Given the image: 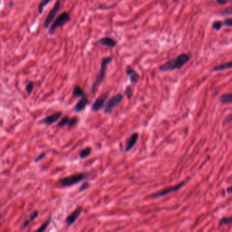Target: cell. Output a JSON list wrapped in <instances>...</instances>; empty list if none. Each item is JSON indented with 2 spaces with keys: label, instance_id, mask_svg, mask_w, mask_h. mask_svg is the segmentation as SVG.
Here are the masks:
<instances>
[{
  "label": "cell",
  "instance_id": "cell-19",
  "mask_svg": "<svg viewBox=\"0 0 232 232\" xmlns=\"http://www.w3.org/2000/svg\"><path fill=\"white\" fill-rule=\"evenodd\" d=\"M73 96L74 97H83L85 96L84 91L80 86H76L73 91Z\"/></svg>",
  "mask_w": 232,
  "mask_h": 232
},
{
  "label": "cell",
  "instance_id": "cell-3",
  "mask_svg": "<svg viewBox=\"0 0 232 232\" xmlns=\"http://www.w3.org/2000/svg\"><path fill=\"white\" fill-rule=\"evenodd\" d=\"M70 20V16L67 12L61 13L55 19L54 22L52 23L50 29L48 30V33L50 35H53L55 32L57 28L59 27H63L68 23Z\"/></svg>",
  "mask_w": 232,
  "mask_h": 232
},
{
  "label": "cell",
  "instance_id": "cell-30",
  "mask_svg": "<svg viewBox=\"0 0 232 232\" xmlns=\"http://www.w3.org/2000/svg\"><path fill=\"white\" fill-rule=\"evenodd\" d=\"M45 156H46V153H42L40 154L39 155H38V156L36 158V159H35L34 161H35V162H36V163H38V161H41V160L43 159L45 157Z\"/></svg>",
  "mask_w": 232,
  "mask_h": 232
},
{
  "label": "cell",
  "instance_id": "cell-8",
  "mask_svg": "<svg viewBox=\"0 0 232 232\" xmlns=\"http://www.w3.org/2000/svg\"><path fill=\"white\" fill-rule=\"evenodd\" d=\"M108 97V93L105 92L103 94H101V96L97 98L96 100L95 101V102L93 104L91 109L93 112H97L99 111L101 108H102L104 105V104L105 101L107 100Z\"/></svg>",
  "mask_w": 232,
  "mask_h": 232
},
{
  "label": "cell",
  "instance_id": "cell-24",
  "mask_svg": "<svg viewBox=\"0 0 232 232\" xmlns=\"http://www.w3.org/2000/svg\"><path fill=\"white\" fill-rule=\"evenodd\" d=\"M133 89L132 86H128L126 88V89L125 91V95L127 96V97L128 99H130L133 96Z\"/></svg>",
  "mask_w": 232,
  "mask_h": 232
},
{
  "label": "cell",
  "instance_id": "cell-20",
  "mask_svg": "<svg viewBox=\"0 0 232 232\" xmlns=\"http://www.w3.org/2000/svg\"><path fill=\"white\" fill-rule=\"evenodd\" d=\"M91 151H92V149H91V147L85 148V149H83L80 152V157L81 158V159H84V158L89 157L90 155V154L91 153Z\"/></svg>",
  "mask_w": 232,
  "mask_h": 232
},
{
  "label": "cell",
  "instance_id": "cell-10",
  "mask_svg": "<svg viewBox=\"0 0 232 232\" xmlns=\"http://www.w3.org/2000/svg\"><path fill=\"white\" fill-rule=\"evenodd\" d=\"M82 211H83V208H81V207H78V208H77L73 212H72L68 217L66 218L65 223L67 225H68V226L72 225H73L75 223L76 219H78L79 216L80 215V214L82 213Z\"/></svg>",
  "mask_w": 232,
  "mask_h": 232
},
{
  "label": "cell",
  "instance_id": "cell-22",
  "mask_svg": "<svg viewBox=\"0 0 232 232\" xmlns=\"http://www.w3.org/2000/svg\"><path fill=\"white\" fill-rule=\"evenodd\" d=\"M51 216H49L48 218V219L45 221V222L40 227L39 229L37 230L38 232H42L46 230L47 229V227L48 226V225L51 223Z\"/></svg>",
  "mask_w": 232,
  "mask_h": 232
},
{
  "label": "cell",
  "instance_id": "cell-14",
  "mask_svg": "<svg viewBox=\"0 0 232 232\" xmlns=\"http://www.w3.org/2000/svg\"><path fill=\"white\" fill-rule=\"evenodd\" d=\"M98 43L102 46H106L108 47L114 48L117 46V42L110 38H102L98 40Z\"/></svg>",
  "mask_w": 232,
  "mask_h": 232
},
{
  "label": "cell",
  "instance_id": "cell-4",
  "mask_svg": "<svg viewBox=\"0 0 232 232\" xmlns=\"http://www.w3.org/2000/svg\"><path fill=\"white\" fill-rule=\"evenodd\" d=\"M87 176V174L80 173L63 178L61 180H59V182H60L61 185L64 186V187H70V186H73L78 183L80 181L84 180V178H86Z\"/></svg>",
  "mask_w": 232,
  "mask_h": 232
},
{
  "label": "cell",
  "instance_id": "cell-13",
  "mask_svg": "<svg viewBox=\"0 0 232 232\" xmlns=\"http://www.w3.org/2000/svg\"><path fill=\"white\" fill-rule=\"evenodd\" d=\"M138 137H139V135L138 133H133L132 136L129 138L126 144V147L125 149V153L128 152V151H129L133 146H135L137 141H138Z\"/></svg>",
  "mask_w": 232,
  "mask_h": 232
},
{
  "label": "cell",
  "instance_id": "cell-31",
  "mask_svg": "<svg viewBox=\"0 0 232 232\" xmlns=\"http://www.w3.org/2000/svg\"><path fill=\"white\" fill-rule=\"evenodd\" d=\"M228 2H229V0H216L217 3H219V5H225Z\"/></svg>",
  "mask_w": 232,
  "mask_h": 232
},
{
  "label": "cell",
  "instance_id": "cell-6",
  "mask_svg": "<svg viewBox=\"0 0 232 232\" xmlns=\"http://www.w3.org/2000/svg\"><path fill=\"white\" fill-rule=\"evenodd\" d=\"M123 99V96L121 93L116 94L114 95V96L111 97L105 104V106H104L105 113H107V114L112 113V112L114 110V109L121 102Z\"/></svg>",
  "mask_w": 232,
  "mask_h": 232
},
{
  "label": "cell",
  "instance_id": "cell-33",
  "mask_svg": "<svg viewBox=\"0 0 232 232\" xmlns=\"http://www.w3.org/2000/svg\"><path fill=\"white\" fill-rule=\"evenodd\" d=\"M177 1V0H174V2H176Z\"/></svg>",
  "mask_w": 232,
  "mask_h": 232
},
{
  "label": "cell",
  "instance_id": "cell-34",
  "mask_svg": "<svg viewBox=\"0 0 232 232\" xmlns=\"http://www.w3.org/2000/svg\"><path fill=\"white\" fill-rule=\"evenodd\" d=\"M0 207H1V206H0Z\"/></svg>",
  "mask_w": 232,
  "mask_h": 232
},
{
  "label": "cell",
  "instance_id": "cell-16",
  "mask_svg": "<svg viewBox=\"0 0 232 232\" xmlns=\"http://www.w3.org/2000/svg\"><path fill=\"white\" fill-rule=\"evenodd\" d=\"M38 216V212L37 210L33 211V212H31L29 215L27 217V219L25 220L23 225L22 226L23 229H25V228L28 227V225H29L32 222V221H33L35 219H36Z\"/></svg>",
  "mask_w": 232,
  "mask_h": 232
},
{
  "label": "cell",
  "instance_id": "cell-32",
  "mask_svg": "<svg viewBox=\"0 0 232 232\" xmlns=\"http://www.w3.org/2000/svg\"><path fill=\"white\" fill-rule=\"evenodd\" d=\"M227 192L229 193H231V187H228V189H227Z\"/></svg>",
  "mask_w": 232,
  "mask_h": 232
},
{
  "label": "cell",
  "instance_id": "cell-12",
  "mask_svg": "<svg viewBox=\"0 0 232 232\" xmlns=\"http://www.w3.org/2000/svg\"><path fill=\"white\" fill-rule=\"evenodd\" d=\"M77 122H78V119L76 118H69L68 117H64L58 123V127H64L65 125H68L69 127H72L74 125H75Z\"/></svg>",
  "mask_w": 232,
  "mask_h": 232
},
{
  "label": "cell",
  "instance_id": "cell-2",
  "mask_svg": "<svg viewBox=\"0 0 232 232\" xmlns=\"http://www.w3.org/2000/svg\"><path fill=\"white\" fill-rule=\"evenodd\" d=\"M112 61V57L109 56V57H105L101 59V65H100V72L98 73V74L96 77V80H95L94 83H93L92 86L91 88V93H96L97 91V88L99 87L100 84L102 83L104 79L105 78V73H106V69H107V65L110 63Z\"/></svg>",
  "mask_w": 232,
  "mask_h": 232
},
{
  "label": "cell",
  "instance_id": "cell-29",
  "mask_svg": "<svg viewBox=\"0 0 232 232\" xmlns=\"http://www.w3.org/2000/svg\"><path fill=\"white\" fill-rule=\"evenodd\" d=\"M223 24L224 25H225L227 27H231L232 26V21H231V18H228L227 19L225 20L223 22Z\"/></svg>",
  "mask_w": 232,
  "mask_h": 232
},
{
  "label": "cell",
  "instance_id": "cell-5",
  "mask_svg": "<svg viewBox=\"0 0 232 232\" xmlns=\"http://www.w3.org/2000/svg\"><path fill=\"white\" fill-rule=\"evenodd\" d=\"M186 184L185 181H182L178 185H176L174 186H171V187H167L163 190H161V191H159L156 193H154L153 194L150 195L148 198H151V199H155V198H162V197L166 196L167 195L170 194L172 193H174L177 191L178 190L181 189L183 186Z\"/></svg>",
  "mask_w": 232,
  "mask_h": 232
},
{
  "label": "cell",
  "instance_id": "cell-1",
  "mask_svg": "<svg viewBox=\"0 0 232 232\" xmlns=\"http://www.w3.org/2000/svg\"><path fill=\"white\" fill-rule=\"evenodd\" d=\"M189 59L190 57L189 55L186 53H182L179 55L175 59L161 65L160 67V70L162 72H168L181 69L186 63L189 62Z\"/></svg>",
  "mask_w": 232,
  "mask_h": 232
},
{
  "label": "cell",
  "instance_id": "cell-11",
  "mask_svg": "<svg viewBox=\"0 0 232 232\" xmlns=\"http://www.w3.org/2000/svg\"><path fill=\"white\" fill-rule=\"evenodd\" d=\"M126 74L129 77V80L133 84H136L138 83L140 76L138 72H136L134 69L130 66H127L126 69Z\"/></svg>",
  "mask_w": 232,
  "mask_h": 232
},
{
  "label": "cell",
  "instance_id": "cell-26",
  "mask_svg": "<svg viewBox=\"0 0 232 232\" xmlns=\"http://www.w3.org/2000/svg\"><path fill=\"white\" fill-rule=\"evenodd\" d=\"M33 87L34 85H33V82L30 81L27 84V85L25 87V90L28 94H30L31 92H32V91L33 89Z\"/></svg>",
  "mask_w": 232,
  "mask_h": 232
},
{
  "label": "cell",
  "instance_id": "cell-9",
  "mask_svg": "<svg viewBox=\"0 0 232 232\" xmlns=\"http://www.w3.org/2000/svg\"><path fill=\"white\" fill-rule=\"evenodd\" d=\"M62 115H63L62 112H55V113L52 114L50 116H48V117L44 118V119H42V120L40 121V123H43L47 125H52L53 123H55V122H57L59 119L61 117Z\"/></svg>",
  "mask_w": 232,
  "mask_h": 232
},
{
  "label": "cell",
  "instance_id": "cell-17",
  "mask_svg": "<svg viewBox=\"0 0 232 232\" xmlns=\"http://www.w3.org/2000/svg\"><path fill=\"white\" fill-rule=\"evenodd\" d=\"M231 68V61H229L227 63H222V64H220L219 65L214 66L212 69V71L220 72V71H223V70L230 69Z\"/></svg>",
  "mask_w": 232,
  "mask_h": 232
},
{
  "label": "cell",
  "instance_id": "cell-27",
  "mask_svg": "<svg viewBox=\"0 0 232 232\" xmlns=\"http://www.w3.org/2000/svg\"><path fill=\"white\" fill-rule=\"evenodd\" d=\"M221 14L222 15H231L232 14V10H231V6L228 7V8H225L223 11H221Z\"/></svg>",
  "mask_w": 232,
  "mask_h": 232
},
{
  "label": "cell",
  "instance_id": "cell-23",
  "mask_svg": "<svg viewBox=\"0 0 232 232\" xmlns=\"http://www.w3.org/2000/svg\"><path fill=\"white\" fill-rule=\"evenodd\" d=\"M51 0H42L40 3L38 4V12H39V14H42V12H43V10L44 8V7L47 6L48 3L50 2Z\"/></svg>",
  "mask_w": 232,
  "mask_h": 232
},
{
  "label": "cell",
  "instance_id": "cell-21",
  "mask_svg": "<svg viewBox=\"0 0 232 232\" xmlns=\"http://www.w3.org/2000/svg\"><path fill=\"white\" fill-rule=\"evenodd\" d=\"M232 221L231 216H225L223 217L222 219L219 221V226L225 225H231Z\"/></svg>",
  "mask_w": 232,
  "mask_h": 232
},
{
  "label": "cell",
  "instance_id": "cell-28",
  "mask_svg": "<svg viewBox=\"0 0 232 232\" xmlns=\"http://www.w3.org/2000/svg\"><path fill=\"white\" fill-rule=\"evenodd\" d=\"M89 187V182H84V183L79 187L78 192H83L84 191H85V190L87 189Z\"/></svg>",
  "mask_w": 232,
  "mask_h": 232
},
{
  "label": "cell",
  "instance_id": "cell-25",
  "mask_svg": "<svg viewBox=\"0 0 232 232\" xmlns=\"http://www.w3.org/2000/svg\"><path fill=\"white\" fill-rule=\"evenodd\" d=\"M223 25V22H221V21H219V20H217V21H214V22L213 23L212 27L215 30L219 31Z\"/></svg>",
  "mask_w": 232,
  "mask_h": 232
},
{
  "label": "cell",
  "instance_id": "cell-7",
  "mask_svg": "<svg viewBox=\"0 0 232 232\" xmlns=\"http://www.w3.org/2000/svg\"><path fill=\"white\" fill-rule=\"evenodd\" d=\"M61 0H57V1L55 2L53 8L51 10L50 12L48 13L47 16L46 17V19L44 21V27L45 28H48L50 26L51 23L55 19L56 15H57L59 10L61 8Z\"/></svg>",
  "mask_w": 232,
  "mask_h": 232
},
{
  "label": "cell",
  "instance_id": "cell-15",
  "mask_svg": "<svg viewBox=\"0 0 232 232\" xmlns=\"http://www.w3.org/2000/svg\"><path fill=\"white\" fill-rule=\"evenodd\" d=\"M88 102H89V101H88V99H87V97H86V96L82 97V98L80 99V100L75 105V107H74V111L76 112H80L83 111L84 109L85 108V107L87 106V105L88 104Z\"/></svg>",
  "mask_w": 232,
  "mask_h": 232
},
{
  "label": "cell",
  "instance_id": "cell-18",
  "mask_svg": "<svg viewBox=\"0 0 232 232\" xmlns=\"http://www.w3.org/2000/svg\"><path fill=\"white\" fill-rule=\"evenodd\" d=\"M219 100L222 104H231L232 101V95L231 93L224 94L220 97Z\"/></svg>",
  "mask_w": 232,
  "mask_h": 232
}]
</instances>
